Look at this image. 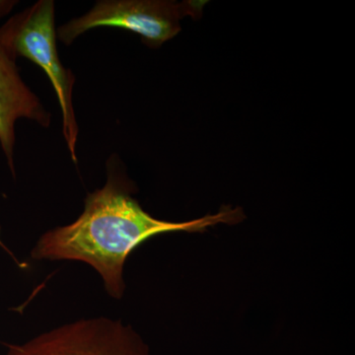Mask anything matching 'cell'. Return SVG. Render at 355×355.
I'll return each mask as SVG.
<instances>
[{
  "instance_id": "277c9868",
  "label": "cell",
  "mask_w": 355,
  "mask_h": 355,
  "mask_svg": "<svg viewBox=\"0 0 355 355\" xmlns=\"http://www.w3.org/2000/svg\"><path fill=\"white\" fill-rule=\"evenodd\" d=\"M6 355H151L148 345L120 320L99 317L71 322L7 345Z\"/></svg>"
},
{
  "instance_id": "8992f818",
  "label": "cell",
  "mask_w": 355,
  "mask_h": 355,
  "mask_svg": "<svg viewBox=\"0 0 355 355\" xmlns=\"http://www.w3.org/2000/svg\"><path fill=\"white\" fill-rule=\"evenodd\" d=\"M15 1H0V16L6 15L12 9Z\"/></svg>"
},
{
  "instance_id": "5b68a950",
  "label": "cell",
  "mask_w": 355,
  "mask_h": 355,
  "mask_svg": "<svg viewBox=\"0 0 355 355\" xmlns=\"http://www.w3.org/2000/svg\"><path fill=\"white\" fill-rule=\"evenodd\" d=\"M19 119L46 128L51 125V114L23 83L15 60L0 51V144L12 171L15 123Z\"/></svg>"
},
{
  "instance_id": "6da1fadb",
  "label": "cell",
  "mask_w": 355,
  "mask_h": 355,
  "mask_svg": "<svg viewBox=\"0 0 355 355\" xmlns=\"http://www.w3.org/2000/svg\"><path fill=\"white\" fill-rule=\"evenodd\" d=\"M243 217L239 209H225L195 220H159L132 197L128 182L112 172L103 188L89 193L83 214L73 223L42 235L31 254L34 260L83 261L99 273L109 295L121 299L125 261L141 243L163 233L202 232L219 223H237Z\"/></svg>"
},
{
  "instance_id": "3957f363",
  "label": "cell",
  "mask_w": 355,
  "mask_h": 355,
  "mask_svg": "<svg viewBox=\"0 0 355 355\" xmlns=\"http://www.w3.org/2000/svg\"><path fill=\"white\" fill-rule=\"evenodd\" d=\"M205 2L160 0L99 1L83 17L69 21L58 30L57 37L70 44L81 34L100 27L120 28L137 33L147 46H161L181 31L180 20L202 13Z\"/></svg>"
},
{
  "instance_id": "7a4b0ae2",
  "label": "cell",
  "mask_w": 355,
  "mask_h": 355,
  "mask_svg": "<svg viewBox=\"0 0 355 355\" xmlns=\"http://www.w3.org/2000/svg\"><path fill=\"white\" fill-rule=\"evenodd\" d=\"M0 51L14 60L18 57L28 58L46 72L57 93L62 113V132L72 159L76 162L78 127L72 104L76 78L58 57L53 1L40 0L1 26Z\"/></svg>"
}]
</instances>
